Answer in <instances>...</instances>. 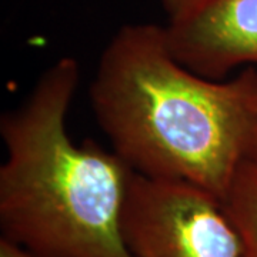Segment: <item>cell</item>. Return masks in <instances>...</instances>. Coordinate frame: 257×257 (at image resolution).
Segmentation results:
<instances>
[{"mask_svg":"<svg viewBox=\"0 0 257 257\" xmlns=\"http://www.w3.org/2000/svg\"><path fill=\"white\" fill-rule=\"evenodd\" d=\"M165 12L169 15V22L177 20L192 13L207 0H159Z\"/></svg>","mask_w":257,"mask_h":257,"instance_id":"52a82bcc","label":"cell"},{"mask_svg":"<svg viewBox=\"0 0 257 257\" xmlns=\"http://www.w3.org/2000/svg\"><path fill=\"white\" fill-rule=\"evenodd\" d=\"M250 80V121L246 160L257 165V67H247Z\"/></svg>","mask_w":257,"mask_h":257,"instance_id":"8992f818","label":"cell"},{"mask_svg":"<svg viewBox=\"0 0 257 257\" xmlns=\"http://www.w3.org/2000/svg\"><path fill=\"white\" fill-rule=\"evenodd\" d=\"M121 229L136 257L244 256L223 202L186 182L133 173Z\"/></svg>","mask_w":257,"mask_h":257,"instance_id":"3957f363","label":"cell"},{"mask_svg":"<svg viewBox=\"0 0 257 257\" xmlns=\"http://www.w3.org/2000/svg\"><path fill=\"white\" fill-rule=\"evenodd\" d=\"M79 82V62L60 57L2 116V239L35 257H136L121 229L135 172L113 150L69 136Z\"/></svg>","mask_w":257,"mask_h":257,"instance_id":"7a4b0ae2","label":"cell"},{"mask_svg":"<svg viewBox=\"0 0 257 257\" xmlns=\"http://www.w3.org/2000/svg\"><path fill=\"white\" fill-rule=\"evenodd\" d=\"M223 204L243 241V257H257V165H240Z\"/></svg>","mask_w":257,"mask_h":257,"instance_id":"5b68a950","label":"cell"},{"mask_svg":"<svg viewBox=\"0 0 257 257\" xmlns=\"http://www.w3.org/2000/svg\"><path fill=\"white\" fill-rule=\"evenodd\" d=\"M166 33L176 59L206 79L257 67V0H207L169 22Z\"/></svg>","mask_w":257,"mask_h":257,"instance_id":"277c9868","label":"cell"},{"mask_svg":"<svg viewBox=\"0 0 257 257\" xmlns=\"http://www.w3.org/2000/svg\"><path fill=\"white\" fill-rule=\"evenodd\" d=\"M90 100L113 152L135 173L224 200L246 160L247 67L226 82L206 79L173 56L166 26L127 25L101 53Z\"/></svg>","mask_w":257,"mask_h":257,"instance_id":"6da1fadb","label":"cell"},{"mask_svg":"<svg viewBox=\"0 0 257 257\" xmlns=\"http://www.w3.org/2000/svg\"><path fill=\"white\" fill-rule=\"evenodd\" d=\"M0 257H35L29 251L10 243L8 240L0 239Z\"/></svg>","mask_w":257,"mask_h":257,"instance_id":"ba28073f","label":"cell"}]
</instances>
